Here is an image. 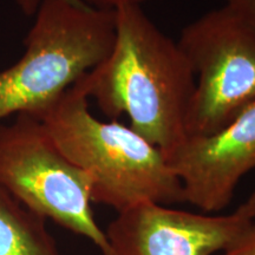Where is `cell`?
<instances>
[{
    "label": "cell",
    "instance_id": "obj_9",
    "mask_svg": "<svg viewBox=\"0 0 255 255\" xmlns=\"http://www.w3.org/2000/svg\"><path fill=\"white\" fill-rule=\"evenodd\" d=\"M222 255H255V220Z\"/></svg>",
    "mask_w": 255,
    "mask_h": 255
},
{
    "label": "cell",
    "instance_id": "obj_4",
    "mask_svg": "<svg viewBox=\"0 0 255 255\" xmlns=\"http://www.w3.org/2000/svg\"><path fill=\"white\" fill-rule=\"evenodd\" d=\"M0 187L101 253L107 247L91 208L90 176L64 156L39 120L17 115L11 124L0 123Z\"/></svg>",
    "mask_w": 255,
    "mask_h": 255
},
{
    "label": "cell",
    "instance_id": "obj_11",
    "mask_svg": "<svg viewBox=\"0 0 255 255\" xmlns=\"http://www.w3.org/2000/svg\"><path fill=\"white\" fill-rule=\"evenodd\" d=\"M229 6L255 30V0H226Z\"/></svg>",
    "mask_w": 255,
    "mask_h": 255
},
{
    "label": "cell",
    "instance_id": "obj_1",
    "mask_svg": "<svg viewBox=\"0 0 255 255\" xmlns=\"http://www.w3.org/2000/svg\"><path fill=\"white\" fill-rule=\"evenodd\" d=\"M116 39L108 58L79 79L105 116L126 114L130 128L163 154L186 139L195 76L177 41L139 2L115 7Z\"/></svg>",
    "mask_w": 255,
    "mask_h": 255
},
{
    "label": "cell",
    "instance_id": "obj_5",
    "mask_svg": "<svg viewBox=\"0 0 255 255\" xmlns=\"http://www.w3.org/2000/svg\"><path fill=\"white\" fill-rule=\"evenodd\" d=\"M177 44L195 76L186 133L212 135L255 102V30L225 4L184 26Z\"/></svg>",
    "mask_w": 255,
    "mask_h": 255
},
{
    "label": "cell",
    "instance_id": "obj_8",
    "mask_svg": "<svg viewBox=\"0 0 255 255\" xmlns=\"http://www.w3.org/2000/svg\"><path fill=\"white\" fill-rule=\"evenodd\" d=\"M46 221L0 187V255H62Z\"/></svg>",
    "mask_w": 255,
    "mask_h": 255
},
{
    "label": "cell",
    "instance_id": "obj_6",
    "mask_svg": "<svg viewBox=\"0 0 255 255\" xmlns=\"http://www.w3.org/2000/svg\"><path fill=\"white\" fill-rule=\"evenodd\" d=\"M253 220L239 214L193 213L143 202L117 213L102 255H212L234 244Z\"/></svg>",
    "mask_w": 255,
    "mask_h": 255
},
{
    "label": "cell",
    "instance_id": "obj_3",
    "mask_svg": "<svg viewBox=\"0 0 255 255\" xmlns=\"http://www.w3.org/2000/svg\"><path fill=\"white\" fill-rule=\"evenodd\" d=\"M33 17L23 56L0 71V122L11 115L40 120L113 51L115 8L85 0H41Z\"/></svg>",
    "mask_w": 255,
    "mask_h": 255
},
{
    "label": "cell",
    "instance_id": "obj_2",
    "mask_svg": "<svg viewBox=\"0 0 255 255\" xmlns=\"http://www.w3.org/2000/svg\"><path fill=\"white\" fill-rule=\"evenodd\" d=\"M39 121L64 156L90 176L92 203L121 213L143 202H186L161 149L130 127L96 119L78 82Z\"/></svg>",
    "mask_w": 255,
    "mask_h": 255
},
{
    "label": "cell",
    "instance_id": "obj_12",
    "mask_svg": "<svg viewBox=\"0 0 255 255\" xmlns=\"http://www.w3.org/2000/svg\"><path fill=\"white\" fill-rule=\"evenodd\" d=\"M235 212L239 214L246 216V218L251 220H255V190L248 196V199L245 201L242 205H240L237 208Z\"/></svg>",
    "mask_w": 255,
    "mask_h": 255
},
{
    "label": "cell",
    "instance_id": "obj_10",
    "mask_svg": "<svg viewBox=\"0 0 255 255\" xmlns=\"http://www.w3.org/2000/svg\"><path fill=\"white\" fill-rule=\"evenodd\" d=\"M15 5L20 9L26 17H33L36 14L38 7H39L41 0H14ZM89 4L98 6V7H105V8H115L117 5L122 4V2L127 1H135L142 4L145 0H85Z\"/></svg>",
    "mask_w": 255,
    "mask_h": 255
},
{
    "label": "cell",
    "instance_id": "obj_7",
    "mask_svg": "<svg viewBox=\"0 0 255 255\" xmlns=\"http://www.w3.org/2000/svg\"><path fill=\"white\" fill-rule=\"evenodd\" d=\"M164 157L186 202L206 214L222 212L245 175L255 169V102L220 131L187 136Z\"/></svg>",
    "mask_w": 255,
    "mask_h": 255
}]
</instances>
